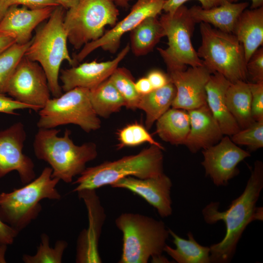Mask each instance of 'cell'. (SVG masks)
Instances as JSON below:
<instances>
[{
	"instance_id": "1",
	"label": "cell",
	"mask_w": 263,
	"mask_h": 263,
	"mask_svg": "<svg viewBox=\"0 0 263 263\" xmlns=\"http://www.w3.org/2000/svg\"><path fill=\"white\" fill-rule=\"evenodd\" d=\"M263 188V163L256 160L243 192L231 202L226 210L220 211L219 202H211L203 208L202 214L207 223L222 221L226 227L223 239L209 246L210 263L230 262L246 226L253 221H263V207H256Z\"/></svg>"
},
{
	"instance_id": "2",
	"label": "cell",
	"mask_w": 263,
	"mask_h": 263,
	"mask_svg": "<svg viewBox=\"0 0 263 263\" xmlns=\"http://www.w3.org/2000/svg\"><path fill=\"white\" fill-rule=\"evenodd\" d=\"M60 132L56 128L38 129L33 150L37 158L49 164L52 177L71 183L84 170L86 164L97 157V146L91 142L76 145L70 137V130L66 129L62 136H58Z\"/></svg>"
},
{
	"instance_id": "3",
	"label": "cell",
	"mask_w": 263,
	"mask_h": 263,
	"mask_svg": "<svg viewBox=\"0 0 263 263\" xmlns=\"http://www.w3.org/2000/svg\"><path fill=\"white\" fill-rule=\"evenodd\" d=\"M65 10L60 5L55 8L47 22L36 32L24 54L41 66L54 97L62 94L58 80L62 62L75 65L67 47L68 37L63 23Z\"/></svg>"
},
{
	"instance_id": "4",
	"label": "cell",
	"mask_w": 263,
	"mask_h": 263,
	"mask_svg": "<svg viewBox=\"0 0 263 263\" xmlns=\"http://www.w3.org/2000/svg\"><path fill=\"white\" fill-rule=\"evenodd\" d=\"M162 150L155 145H150L136 154L86 168L73 183L77 185L73 191L95 190L128 176L146 179L159 176L164 173Z\"/></svg>"
},
{
	"instance_id": "5",
	"label": "cell",
	"mask_w": 263,
	"mask_h": 263,
	"mask_svg": "<svg viewBox=\"0 0 263 263\" xmlns=\"http://www.w3.org/2000/svg\"><path fill=\"white\" fill-rule=\"evenodd\" d=\"M50 167L20 188L0 194V219L19 232L36 219L42 209L40 201L45 199L60 200L56 187L60 180L52 177Z\"/></svg>"
},
{
	"instance_id": "6",
	"label": "cell",
	"mask_w": 263,
	"mask_h": 263,
	"mask_svg": "<svg viewBox=\"0 0 263 263\" xmlns=\"http://www.w3.org/2000/svg\"><path fill=\"white\" fill-rule=\"evenodd\" d=\"M123 234L119 263H147L162 255L169 233L165 223L144 215L124 213L115 220Z\"/></svg>"
},
{
	"instance_id": "7",
	"label": "cell",
	"mask_w": 263,
	"mask_h": 263,
	"mask_svg": "<svg viewBox=\"0 0 263 263\" xmlns=\"http://www.w3.org/2000/svg\"><path fill=\"white\" fill-rule=\"evenodd\" d=\"M201 44L197 51L203 64L211 73H218L231 83L247 79L242 44L233 34L200 23Z\"/></svg>"
},
{
	"instance_id": "8",
	"label": "cell",
	"mask_w": 263,
	"mask_h": 263,
	"mask_svg": "<svg viewBox=\"0 0 263 263\" xmlns=\"http://www.w3.org/2000/svg\"><path fill=\"white\" fill-rule=\"evenodd\" d=\"M119 15L112 0H80L65 12L63 23L68 41L75 49L101 38L108 25L114 26Z\"/></svg>"
},
{
	"instance_id": "9",
	"label": "cell",
	"mask_w": 263,
	"mask_h": 263,
	"mask_svg": "<svg viewBox=\"0 0 263 263\" xmlns=\"http://www.w3.org/2000/svg\"><path fill=\"white\" fill-rule=\"evenodd\" d=\"M38 129L74 124L90 132L101 127L100 119L90 101V90L85 88H75L50 98L38 111Z\"/></svg>"
},
{
	"instance_id": "10",
	"label": "cell",
	"mask_w": 263,
	"mask_h": 263,
	"mask_svg": "<svg viewBox=\"0 0 263 263\" xmlns=\"http://www.w3.org/2000/svg\"><path fill=\"white\" fill-rule=\"evenodd\" d=\"M159 20L168 42L167 48H157V51L168 71L185 70L188 65H204L203 60L198 56L192 44L191 37L196 23L188 9L182 5L173 13L162 14Z\"/></svg>"
},
{
	"instance_id": "11",
	"label": "cell",
	"mask_w": 263,
	"mask_h": 263,
	"mask_svg": "<svg viewBox=\"0 0 263 263\" xmlns=\"http://www.w3.org/2000/svg\"><path fill=\"white\" fill-rule=\"evenodd\" d=\"M6 94L38 112L51 98V93L41 66L24 56L10 80Z\"/></svg>"
},
{
	"instance_id": "12",
	"label": "cell",
	"mask_w": 263,
	"mask_h": 263,
	"mask_svg": "<svg viewBox=\"0 0 263 263\" xmlns=\"http://www.w3.org/2000/svg\"><path fill=\"white\" fill-rule=\"evenodd\" d=\"M165 0H136L129 13L98 39L88 43L75 56L76 64L81 62L94 50L101 48L112 54L119 49L123 36L130 32L145 19L157 17L163 11Z\"/></svg>"
},
{
	"instance_id": "13",
	"label": "cell",
	"mask_w": 263,
	"mask_h": 263,
	"mask_svg": "<svg viewBox=\"0 0 263 263\" xmlns=\"http://www.w3.org/2000/svg\"><path fill=\"white\" fill-rule=\"evenodd\" d=\"M26 136L21 122L0 131V178L13 171L18 173L25 185L36 178L34 162L23 152Z\"/></svg>"
},
{
	"instance_id": "14",
	"label": "cell",
	"mask_w": 263,
	"mask_h": 263,
	"mask_svg": "<svg viewBox=\"0 0 263 263\" xmlns=\"http://www.w3.org/2000/svg\"><path fill=\"white\" fill-rule=\"evenodd\" d=\"M204 160L201 164L216 186H225L228 181L237 176L238 165L250 156L249 151L239 147L229 138L223 136L217 144L203 150Z\"/></svg>"
},
{
	"instance_id": "15",
	"label": "cell",
	"mask_w": 263,
	"mask_h": 263,
	"mask_svg": "<svg viewBox=\"0 0 263 263\" xmlns=\"http://www.w3.org/2000/svg\"><path fill=\"white\" fill-rule=\"evenodd\" d=\"M211 74L204 65L168 72L176 90L171 107L189 111L207 105L206 86Z\"/></svg>"
},
{
	"instance_id": "16",
	"label": "cell",
	"mask_w": 263,
	"mask_h": 263,
	"mask_svg": "<svg viewBox=\"0 0 263 263\" xmlns=\"http://www.w3.org/2000/svg\"><path fill=\"white\" fill-rule=\"evenodd\" d=\"M77 192L86 206L89 225L78 237L75 262L101 263L98 243L106 217L104 209L95 189H84Z\"/></svg>"
},
{
	"instance_id": "17",
	"label": "cell",
	"mask_w": 263,
	"mask_h": 263,
	"mask_svg": "<svg viewBox=\"0 0 263 263\" xmlns=\"http://www.w3.org/2000/svg\"><path fill=\"white\" fill-rule=\"evenodd\" d=\"M130 51L128 43L113 59L84 62L61 71L59 78L64 92L80 87L92 90L107 79Z\"/></svg>"
},
{
	"instance_id": "18",
	"label": "cell",
	"mask_w": 263,
	"mask_h": 263,
	"mask_svg": "<svg viewBox=\"0 0 263 263\" xmlns=\"http://www.w3.org/2000/svg\"><path fill=\"white\" fill-rule=\"evenodd\" d=\"M171 179L164 173L154 177L139 179L128 176L120 179L110 186L127 189L142 197L155 208L159 215L167 217L172 212L170 197Z\"/></svg>"
},
{
	"instance_id": "19",
	"label": "cell",
	"mask_w": 263,
	"mask_h": 263,
	"mask_svg": "<svg viewBox=\"0 0 263 263\" xmlns=\"http://www.w3.org/2000/svg\"><path fill=\"white\" fill-rule=\"evenodd\" d=\"M55 7L30 9L11 6L0 22V35L13 38L18 44L27 43L32 39L34 30L50 17Z\"/></svg>"
},
{
	"instance_id": "20",
	"label": "cell",
	"mask_w": 263,
	"mask_h": 263,
	"mask_svg": "<svg viewBox=\"0 0 263 263\" xmlns=\"http://www.w3.org/2000/svg\"><path fill=\"white\" fill-rule=\"evenodd\" d=\"M187 111L190 130L184 145L191 152L196 153L220 141L224 135L207 105Z\"/></svg>"
},
{
	"instance_id": "21",
	"label": "cell",
	"mask_w": 263,
	"mask_h": 263,
	"mask_svg": "<svg viewBox=\"0 0 263 263\" xmlns=\"http://www.w3.org/2000/svg\"><path fill=\"white\" fill-rule=\"evenodd\" d=\"M231 83L222 75L214 73L206 86L207 104L223 134L229 136L241 130L226 103L225 94Z\"/></svg>"
},
{
	"instance_id": "22",
	"label": "cell",
	"mask_w": 263,
	"mask_h": 263,
	"mask_svg": "<svg viewBox=\"0 0 263 263\" xmlns=\"http://www.w3.org/2000/svg\"><path fill=\"white\" fill-rule=\"evenodd\" d=\"M248 5L247 2H228L208 9L194 5L188 11L196 23L211 24L221 31L232 34L239 17Z\"/></svg>"
},
{
	"instance_id": "23",
	"label": "cell",
	"mask_w": 263,
	"mask_h": 263,
	"mask_svg": "<svg viewBox=\"0 0 263 263\" xmlns=\"http://www.w3.org/2000/svg\"><path fill=\"white\" fill-rule=\"evenodd\" d=\"M232 34L242 44L247 62L263 44V6L245 9L239 17Z\"/></svg>"
},
{
	"instance_id": "24",
	"label": "cell",
	"mask_w": 263,
	"mask_h": 263,
	"mask_svg": "<svg viewBox=\"0 0 263 263\" xmlns=\"http://www.w3.org/2000/svg\"><path fill=\"white\" fill-rule=\"evenodd\" d=\"M189 130L188 113L181 109L171 107L156 121L155 132L172 145H184Z\"/></svg>"
},
{
	"instance_id": "25",
	"label": "cell",
	"mask_w": 263,
	"mask_h": 263,
	"mask_svg": "<svg viewBox=\"0 0 263 263\" xmlns=\"http://www.w3.org/2000/svg\"><path fill=\"white\" fill-rule=\"evenodd\" d=\"M225 100L228 111L240 129L255 121L251 114V94L248 83L242 80L231 83L226 92Z\"/></svg>"
},
{
	"instance_id": "26",
	"label": "cell",
	"mask_w": 263,
	"mask_h": 263,
	"mask_svg": "<svg viewBox=\"0 0 263 263\" xmlns=\"http://www.w3.org/2000/svg\"><path fill=\"white\" fill-rule=\"evenodd\" d=\"M130 33V50L137 56L149 53L165 37L164 28L157 17L145 19Z\"/></svg>"
},
{
	"instance_id": "27",
	"label": "cell",
	"mask_w": 263,
	"mask_h": 263,
	"mask_svg": "<svg viewBox=\"0 0 263 263\" xmlns=\"http://www.w3.org/2000/svg\"><path fill=\"white\" fill-rule=\"evenodd\" d=\"M176 88L170 81L165 86L141 95L137 109L146 114L145 127L150 130L169 109L176 95Z\"/></svg>"
},
{
	"instance_id": "28",
	"label": "cell",
	"mask_w": 263,
	"mask_h": 263,
	"mask_svg": "<svg viewBox=\"0 0 263 263\" xmlns=\"http://www.w3.org/2000/svg\"><path fill=\"white\" fill-rule=\"evenodd\" d=\"M169 235L173 238V243L176 245L174 249L166 245L164 251L178 263H209L210 248L199 243L194 238L192 233L187 234L188 240L183 239L171 229Z\"/></svg>"
},
{
	"instance_id": "29",
	"label": "cell",
	"mask_w": 263,
	"mask_h": 263,
	"mask_svg": "<svg viewBox=\"0 0 263 263\" xmlns=\"http://www.w3.org/2000/svg\"><path fill=\"white\" fill-rule=\"evenodd\" d=\"M90 99L96 114L103 118L125 107L124 99L109 78L90 90Z\"/></svg>"
},
{
	"instance_id": "30",
	"label": "cell",
	"mask_w": 263,
	"mask_h": 263,
	"mask_svg": "<svg viewBox=\"0 0 263 263\" xmlns=\"http://www.w3.org/2000/svg\"><path fill=\"white\" fill-rule=\"evenodd\" d=\"M31 40L23 44L15 43L0 54V94H6L10 80Z\"/></svg>"
},
{
	"instance_id": "31",
	"label": "cell",
	"mask_w": 263,
	"mask_h": 263,
	"mask_svg": "<svg viewBox=\"0 0 263 263\" xmlns=\"http://www.w3.org/2000/svg\"><path fill=\"white\" fill-rule=\"evenodd\" d=\"M68 245L66 241L61 240L56 241L55 246L51 247L49 236L46 233H42L36 254H24L22 260L25 263H61Z\"/></svg>"
},
{
	"instance_id": "32",
	"label": "cell",
	"mask_w": 263,
	"mask_h": 263,
	"mask_svg": "<svg viewBox=\"0 0 263 263\" xmlns=\"http://www.w3.org/2000/svg\"><path fill=\"white\" fill-rule=\"evenodd\" d=\"M120 93L127 109H137L141 95L135 87L134 79L131 73L124 67H117L109 77Z\"/></svg>"
},
{
	"instance_id": "33",
	"label": "cell",
	"mask_w": 263,
	"mask_h": 263,
	"mask_svg": "<svg viewBox=\"0 0 263 263\" xmlns=\"http://www.w3.org/2000/svg\"><path fill=\"white\" fill-rule=\"evenodd\" d=\"M117 135L119 149L124 147H134L149 143L150 145H155L164 150L162 145L154 139L146 127L137 122L123 127L118 131Z\"/></svg>"
},
{
	"instance_id": "34",
	"label": "cell",
	"mask_w": 263,
	"mask_h": 263,
	"mask_svg": "<svg viewBox=\"0 0 263 263\" xmlns=\"http://www.w3.org/2000/svg\"><path fill=\"white\" fill-rule=\"evenodd\" d=\"M231 140L237 145L246 146L250 151L263 147V120L255 121L248 127L241 129L231 136Z\"/></svg>"
},
{
	"instance_id": "35",
	"label": "cell",
	"mask_w": 263,
	"mask_h": 263,
	"mask_svg": "<svg viewBox=\"0 0 263 263\" xmlns=\"http://www.w3.org/2000/svg\"><path fill=\"white\" fill-rule=\"evenodd\" d=\"M247 77L252 83H263V48H259L246 63Z\"/></svg>"
},
{
	"instance_id": "36",
	"label": "cell",
	"mask_w": 263,
	"mask_h": 263,
	"mask_svg": "<svg viewBox=\"0 0 263 263\" xmlns=\"http://www.w3.org/2000/svg\"><path fill=\"white\" fill-rule=\"evenodd\" d=\"M251 94V114L255 121L263 120V83L249 82Z\"/></svg>"
},
{
	"instance_id": "37",
	"label": "cell",
	"mask_w": 263,
	"mask_h": 263,
	"mask_svg": "<svg viewBox=\"0 0 263 263\" xmlns=\"http://www.w3.org/2000/svg\"><path fill=\"white\" fill-rule=\"evenodd\" d=\"M189 0H165L163 5V11L165 13H171L174 12L180 6ZM199 1L201 7L208 9L217 7L228 2H234V0H197Z\"/></svg>"
},
{
	"instance_id": "38",
	"label": "cell",
	"mask_w": 263,
	"mask_h": 263,
	"mask_svg": "<svg viewBox=\"0 0 263 263\" xmlns=\"http://www.w3.org/2000/svg\"><path fill=\"white\" fill-rule=\"evenodd\" d=\"M23 109H31L35 111V109L30 106L20 103L5 94H0V113L17 115L18 114L16 111Z\"/></svg>"
},
{
	"instance_id": "39",
	"label": "cell",
	"mask_w": 263,
	"mask_h": 263,
	"mask_svg": "<svg viewBox=\"0 0 263 263\" xmlns=\"http://www.w3.org/2000/svg\"><path fill=\"white\" fill-rule=\"evenodd\" d=\"M9 7L21 5L30 9H39L47 7H56L59 4L56 0H6Z\"/></svg>"
},
{
	"instance_id": "40",
	"label": "cell",
	"mask_w": 263,
	"mask_h": 263,
	"mask_svg": "<svg viewBox=\"0 0 263 263\" xmlns=\"http://www.w3.org/2000/svg\"><path fill=\"white\" fill-rule=\"evenodd\" d=\"M147 77L150 82L153 89L162 88L171 81L168 74L156 69L149 72Z\"/></svg>"
},
{
	"instance_id": "41",
	"label": "cell",
	"mask_w": 263,
	"mask_h": 263,
	"mask_svg": "<svg viewBox=\"0 0 263 263\" xmlns=\"http://www.w3.org/2000/svg\"><path fill=\"white\" fill-rule=\"evenodd\" d=\"M19 233L0 219V244H12Z\"/></svg>"
},
{
	"instance_id": "42",
	"label": "cell",
	"mask_w": 263,
	"mask_h": 263,
	"mask_svg": "<svg viewBox=\"0 0 263 263\" xmlns=\"http://www.w3.org/2000/svg\"><path fill=\"white\" fill-rule=\"evenodd\" d=\"M135 87L140 95L149 94L154 90L147 76L141 77L135 82Z\"/></svg>"
},
{
	"instance_id": "43",
	"label": "cell",
	"mask_w": 263,
	"mask_h": 263,
	"mask_svg": "<svg viewBox=\"0 0 263 263\" xmlns=\"http://www.w3.org/2000/svg\"><path fill=\"white\" fill-rule=\"evenodd\" d=\"M15 43V41L13 38L0 35V54Z\"/></svg>"
},
{
	"instance_id": "44",
	"label": "cell",
	"mask_w": 263,
	"mask_h": 263,
	"mask_svg": "<svg viewBox=\"0 0 263 263\" xmlns=\"http://www.w3.org/2000/svg\"><path fill=\"white\" fill-rule=\"evenodd\" d=\"M59 5L68 10L76 5L80 0H56Z\"/></svg>"
},
{
	"instance_id": "45",
	"label": "cell",
	"mask_w": 263,
	"mask_h": 263,
	"mask_svg": "<svg viewBox=\"0 0 263 263\" xmlns=\"http://www.w3.org/2000/svg\"><path fill=\"white\" fill-rule=\"evenodd\" d=\"M9 6L6 0H0V22L4 16Z\"/></svg>"
},
{
	"instance_id": "46",
	"label": "cell",
	"mask_w": 263,
	"mask_h": 263,
	"mask_svg": "<svg viewBox=\"0 0 263 263\" xmlns=\"http://www.w3.org/2000/svg\"><path fill=\"white\" fill-rule=\"evenodd\" d=\"M117 7L122 8L128 7L131 2L133 0H112Z\"/></svg>"
},
{
	"instance_id": "47",
	"label": "cell",
	"mask_w": 263,
	"mask_h": 263,
	"mask_svg": "<svg viewBox=\"0 0 263 263\" xmlns=\"http://www.w3.org/2000/svg\"><path fill=\"white\" fill-rule=\"evenodd\" d=\"M7 245L0 244V263H6L5 254L7 250Z\"/></svg>"
},
{
	"instance_id": "48",
	"label": "cell",
	"mask_w": 263,
	"mask_h": 263,
	"mask_svg": "<svg viewBox=\"0 0 263 263\" xmlns=\"http://www.w3.org/2000/svg\"><path fill=\"white\" fill-rule=\"evenodd\" d=\"M241 0H234V1H237ZM251 1V5L250 9L258 8L263 6V0H250Z\"/></svg>"
},
{
	"instance_id": "49",
	"label": "cell",
	"mask_w": 263,
	"mask_h": 263,
	"mask_svg": "<svg viewBox=\"0 0 263 263\" xmlns=\"http://www.w3.org/2000/svg\"><path fill=\"white\" fill-rule=\"evenodd\" d=\"M152 262L153 263H169V260L162 255L152 258Z\"/></svg>"
}]
</instances>
